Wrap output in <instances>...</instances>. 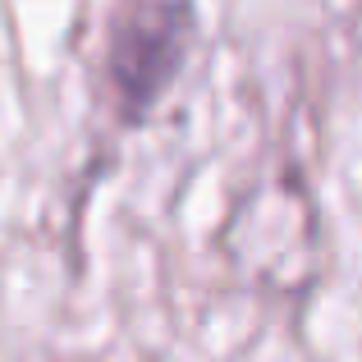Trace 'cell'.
I'll return each mask as SVG.
<instances>
[{
    "label": "cell",
    "instance_id": "1",
    "mask_svg": "<svg viewBox=\"0 0 362 362\" xmlns=\"http://www.w3.org/2000/svg\"><path fill=\"white\" fill-rule=\"evenodd\" d=\"M184 33L188 14L175 0H142L138 9L124 14L115 51H110V78H115V92L129 115H142L170 83L179 55H184Z\"/></svg>",
    "mask_w": 362,
    "mask_h": 362
}]
</instances>
